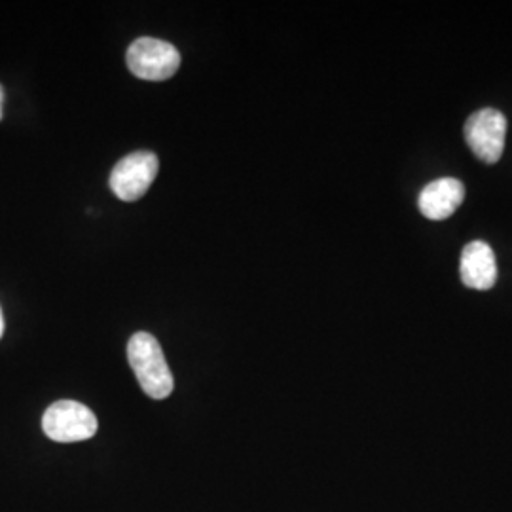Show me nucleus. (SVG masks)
<instances>
[{
    "label": "nucleus",
    "mask_w": 512,
    "mask_h": 512,
    "mask_svg": "<svg viewBox=\"0 0 512 512\" xmlns=\"http://www.w3.org/2000/svg\"><path fill=\"white\" fill-rule=\"evenodd\" d=\"M160 169V160L154 152H133L114 165L110 173V190L122 202L141 200L154 183Z\"/></svg>",
    "instance_id": "nucleus-3"
},
{
    "label": "nucleus",
    "mask_w": 512,
    "mask_h": 512,
    "mask_svg": "<svg viewBox=\"0 0 512 512\" xmlns=\"http://www.w3.org/2000/svg\"><path fill=\"white\" fill-rule=\"evenodd\" d=\"M2 105H4V90L0 86V118H2Z\"/></svg>",
    "instance_id": "nucleus-8"
},
{
    "label": "nucleus",
    "mask_w": 512,
    "mask_h": 512,
    "mask_svg": "<svg viewBox=\"0 0 512 512\" xmlns=\"http://www.w3.org/2000/svg\"><path fill=\"white\" fill-rule=\"evenodd\" d=\"M465 198V186L458 179H439L421 190L418 207L429 220H444L458 211Z\"/></svg>",
    "instance_id": "nucleus-7"
},
{
    "label": "nucleus",
    "mask_w": 512,
    "mask_h": 512,
    "mask_svg": "<svg viewBox=\"0 0 512 512\" xmlns=\"http://www.w3.org/2000/svg\"><path fill=\"white\" fill-rule=\"evenodd\" d=\"M2 332H4V317H2V310H0V338H2Z\"/></svg>",
    "instance_id": "nucleus-9"
},
{
    "label": "nucleus",
    "mask_w": 512,
    "mask_h": 512,
    "mask_svg": "<svg viewBox=\"0 0 512 512\" xmlns=\"http://www.w3.org/2000/svg\"><path fill=\"white\" fill-rule=\"evenodd\" d=\"M461 281L465 287L476 291H488L497 281V262L494 251L484 241L469 243L461 253Z\"/></svg>",
    "instance_id": "nucleus-6"
},
{
    "label": "nucleus",
    "mask_w": 512,
    "mask_h": 512,
    "mask_svg": "<svg viewBox=\"0 0 512 512\" xmlns=\"http://www.w3.org/2000/svg\"><path fill=\"white\" fill-rule=\"evenodd\" d=\"M42 429L55 442H80L92 439L97 433V418L92 410L76 401H57L44 418Z\"/></svg>",
    "instance_id": "nucleus-4"
},
{
    "label": "nucleus",
    "mask_w": 512,
    "mask_h": 512,
    "mask_svg": "<svg viewBox=\"0 0 512 512\" xmlns=\"http://www.w3.org/2000/svg\"><path fill=\"white\" fill-rule=\"evenodd\" d=\"M128 361L141 389L154 401H164L173 391V374L165 361L160 342L148 334L137 332L128 342Z\"/></svg>",
    "instance_id": "nucleus-1"
},
{
    "label": "nucleus",
    "mask_w": 512,
    "mask_h": 512,
    "mask_svg": "<svg viewBox=\"0 0 512 512\" xmlns=\"http://www.w3.org/2000/svg\"><path fill=\"white\" fill-rule=\"evenodd\" d=\"M465 141L476 158L486 164L501 160L505 150L507 118L494 109L478 110L465 122Z\"/></svg>",
    "instance_id": "nucleus-5"
},
{
    "label": "nucleus",
    "mask_w": 512,
    "mask_h": 512,
    "mask_svg": "<svg viewBox=\"0 0 512 512\" xmlns=\"http://www.w3.org/2000/svg\"><path fill=\"white\" fill-rule=\"evenodd\" d=\"M131 73L148 82H164L175 76L181 67L179 50L160 38H137L128 50Z\"/></svg>",
    "instance_id": "nucleus-2"
}]
</instances>
